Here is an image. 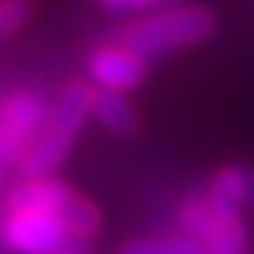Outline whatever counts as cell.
<instances>
[{"instance_id": "cell-13", "label": "cell", "mask_w": 254, "mask_h": 254, "mask_svg": "<svg viewBox=\"0 0 254 254\" xmlns=\"http://www.w3.org/2000/svg\"><path fill=\"white\" fill-rule=\"evenodd\" d=\"M34 16L31 0H0V39L18 34Z\"/></svg>"}, {"instance_id": "cell-10", "label": "cell", "mask_w": 254, "mask_h": 254, "mask_svg": "<svg viewBox=\"0 0 254 254\" xmlns=\"http://www.w3.org/2000/svg\"><path fill=\"white\" fill-rule=\"evenodd\" d=\"M60 215H63L67 231H70V236L73 239H80V241L94 239L99 231H101V223H104L99 207L91 202V200H86V197H78V194L65 205V210Z\"/></svg>"}, {"instance_id": "cell-11", "label": "cell", "mask_w": 254, "mask_h": 254, "mask_svg": "<svg viewBox=\"0 0 254 254\" xmlns=\"http://www.w3.org/2000/svg\"><path fill=\"white\" fill-rule=\"evenodd\" d=\"M117 254H205V247L192 236H164V239H135L117 249Z\"/></svg>"}, {"instance_id": "cell-16", "label": "cell", "mask_w": 254, "mask_h": 254, "mask_svg": "<svg viewBox=\"0 0 254 254\" xmlns=\"http://www.w3.org/2000/svg\"><path fill=\"white\" fill-rule=\"evenodd\" d=\"M60 254H80V252H75V249H65V252H60Z\"/></svg>"}, {"instance_id": "cell-15", "label": "cell", "mask_w": 254, "mask_h": 254, "mask_svg": "<svg viewBox=\"0 0 254 254\" xmlns=\"http://www.w3.org/2000/svg\"><path fill=\"white\" fill-rule=\"evenodd\" d=\"M247 207L254 210V174H252V182H249V194H247Z\"/></svg>"}, {"instance_id": "cell-2", "label": "cell", "mask_w": 254, "mask_h": 254, "mask_svg": "<svg viewBox=\"0 0 254 254\" xmlns=\"http://www.w3.org/2000/svg\"><path fill=\"white\" fill-rule=\"evenodd\" d=\"M47 122L50 109L42 96L31 91L8 94L0 101V164L18 166Z\"/></svg>"}, {"instance_id": "cell-3", "label": "cell", "mask_w": 254, "mask_h": 254, "mask_svg": "<svg viewBox=\"0 0 254 254\" xmlns=\"http://www.w3.org/2000/svg\"><path fill=\"white\" fill-rule=\"evenodd\" d=\"M0 239L18 254H60L73 236L60 213H10Z\"/></svg>"}, {"instance_id": "cell-6", "label": "cell", "mask_w": 254, "mask_h": 254, "mask_svg": "<svg viewBox=\"0 0 254 254\" xmlns=\"http://www.w3.org/2000/svg\"><path fill=\"white\" fill-rule=\"evenodd\" d=\"M75 197L70 184L55 177L24 179L5 197L8 213H63L65 205Z\"/></svg>"}, {"instance_id": "cell-4", "label": "cell", "mask_w": 254, "mask_h": 254, "mask_svg": "<svg viewBox=\"0 0 254 254\" xmlns=\"http://www.w3.org/2000/svg\"><path fill=\"white\" fill-rule=\"evenodd\" d=\"M86 73L94 88L104 91H127L137 88L148 75V60L127 44H101L86 60Z\"/></svg>"}, {"instance_id": "cell-5", "label": "cell", "mask_w": 254, "mask_h": 254, "mask_svg": "<svg viewBox=\"0 0 254 254\" xmlns=\"http://www.w3.org/2000/svg\"><path fill=\"white\" fill-rule=\"evenodd\" d=\"M94 94H96V88L86 83V80H70L65 86L60 101H57L55 112L50 114V122L44 127V132H50L57 140L73 145L80 130H83L86 120L94 117L91 114L94 112Z\"/></svg>"}, {"instance_id": "cell-17", "label": "cell", "mask_w": 254, "mask_h": 254, "mask_svg": "<svg viewBox=\"0 0 254 254\" xmlns=\"http://www.w3.org/2000/svg\"><path fill=\"white\" fill-rule=\"evenodd\" d=\"M101 3H104V0H101Z\"/></svg>"}, {"instance_id": "cell-12", "label": "cell", "mask_w": 254, "mask_h": 254, "mask_svg": "<svg viewBox=\"0 0 254 254\" xmlns=\"http://www.w3.org/2000/svg\"><path fill=\"white\" fill-rule=\"evenodd\" d=\"M202 247H205V254H247L249 252V231H247L244 218L218 223L215 234Z\"/></svg>"}, {"instance_id": "cell-14", "label": "cell", "mask_w": 254, "mask_h": 254, "mask_svg": "<svg viewBox=\"0 0 254 254\" xmlns=\"http://www.w3.org/2000/svg\"><path fill=\"white\" fill-rule=\"evenodd\" d=\"M161 3V0H104V5L114 13H120V10H140V8H151Z\"/></svg>"}, {"instance_id": "cell-7", "label": "cell", "mask_w": 254, "mask_h": 254, "mask_svg": "<svg viewBox=\"0 0 254 254\" xmlns=\"http://www.w3.org/2000/svg\"><path fill=\"white\" fill-rule=\"evenodd\" d=\"M252 174L254 171H249L247 166L231 164V166H223L213 177L210 190H207V200L213 205L218 223H228L241 218V207L247 205Z\"/></svg>"}, {"instance_id": "cell-1", "label": "cell", "mask_w": 254, "mask_h": 254, "mask_svg": "<svg viewBox=\"0 0 254 254\" xmlns=\"http://www.w3.org/2000/svg\"><path fill=\"white\" fill-rule=\"evenodd\" d=\"M218 29V18L205 5H177L169 10H158L125 29L122 44H127L145 60L164 57L169 52H179L202 44Z\"/></svg>"}, {"instance_id": "cell-9", "label": "cell", "mask_w": 254, "mask_h": 254, "mask_svg": "<svg viewBox=\"0 0 254 254\" xmlns=\"http://www.w3.org/2000/svg\"><path fill=\"white\" fill-rule=\"evenodd\" d=\"M177 223L184 231V236H192L194 241H200V244H205V241L215 234V228H218L210 200L200 197V194H190V197H184L179 202Z\"/></svg>"}, {"instance_id": "cell-8", "label": "cell", "mask_w": 254, "mask_h": 254, "mask_svg": "<svg viewBox=\"0 0 254 254\" xmlns=\"http://www.w3.org/2000/svg\"><path fill=\"white\" fill-rule=\"evenodd\" d=\"M94 120L107 127L112 135L120 137H130L140 130V114L137 107L132 104V99L122 94V91H104L96 88L94 94Z\"/></svg>"}]
</instances>
